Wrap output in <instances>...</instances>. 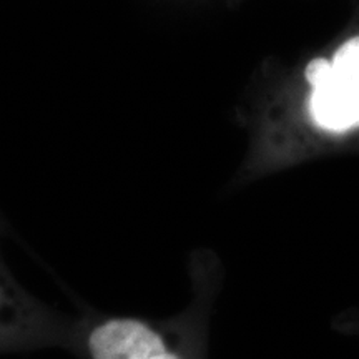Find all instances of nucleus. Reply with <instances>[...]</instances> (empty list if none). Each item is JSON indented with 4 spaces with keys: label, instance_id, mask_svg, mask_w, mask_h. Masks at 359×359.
Returning <instances> with one entry per match:
<instances>
[{
    "label": "nucleus",
    "instance_id": "obj_3",
    "mask_svg": "<svg viewBox=\"0 0 359 359\" xmlns=\"http://www.w3.org/2000/svg\"><path fill=\"white\" fill-rule=\"evenodd\" d=\"M309 85L306 111L325 133L359 128V35L344 42L333 58L316 57L304 67Z\"/></svg>",
    "mask_w": 359,
    "mask_h": 359
},
{
    "label": "nucleus",
    "instance_id": "obj_2",
    "mask_svg": "<svg viewBox=\"0 0 359 359\" xmlns=\"http://www.w3.org/2000/svg\"><path fill=\"white\" fill-rule=\"evenodd\" d=\"M77 334L79 314L29 293L0 262V354L60 349L75 356Z\"/></svg>",
    "mask_w": 359,
    "mask_h": 359
},
{
    "label": "nucleus",
    "instance_id": "obj_1",
    "mask_svg": "<svg viewBox=\"0 0 359 359\" xmlns=\"http://www.w3.org/2000/svg\"><path fill=\"white\" fill-rule=\"evenodd\" d=\"M190 302L167 318L80 309L79 359H208L210 318L222 286L217 255L198 250L188 259Z\"/></svg>",
    "mask_w": 359,
    "mask_h": 359
}]
</instances>
